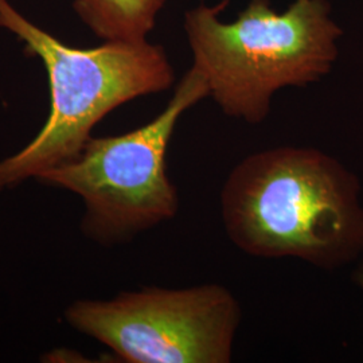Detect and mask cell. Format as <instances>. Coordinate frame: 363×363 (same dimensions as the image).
I'll list each match as a JSON object with an SVG mask.
<instances>
[{"instance_id": "cell-1", "label": "cell", "mask_w": 363, "mask_h": 363, "mask_svg": "<svg viewBox=\"0 0 363 363\" xmlns=\"http://www.w3.org/2000/svg\"><path fill=\"white\" fill-rule=\"evenodd\" d=\"M220 211L230 241L255 257L335 269L363 253L358 178L315 148L286 145L242 159L223 184Z\"/></svg>"}, {"instance_id": "cell-2", "label": "cell", "mask_w": 363, "mask_h": 363, "mask_svg": "<svg viewBox=\"0 0 363 363\" xmlns=\"http://www.w3.org/2000/svg\"><path fill=\"white\" fill-rule=\"evenodd\" d=\"M228 4H202L184 15L193 67L225 115L259 124L276 91L304 88L331 72L343 30L328 0H295L281 13L271 0H250L226 23L220 15Z\"/></svg>"}, {"instance_id": "cell-3", "label": "cell", "mask_w": 363, "mask_h": 363, "mask_svg": "<svg viewBox=\"0 0 363 363\" xmlns=\"http://www.w3.org/2000/svg\"><path fill=\"white\" fill-rule=\"evenodd\" d=\"M0 26L42 60L50 88V112L42 130L21 151L0 160V191L76 157L103 117L130 100L167 91L175 79L164 49L147 39L70 48L28 22L7 0H0Z\"/></svg>"}, {"instance_id": "cell-4", "label": "cell", "mask_w": 363, "mask_h": 363, "mask_svg": "<svg viewBox=\"0 0 363 363\" xmlns=\"http://www.w3.org/2000/svg\"><path fill=\"white\" fill-rule=\"evenodd\" d=\"M205 97L208 84L191 67L154 120L123 135L91 136L76 157L37 181L82 201L79 229L88 240L104 247L128 242L177 216L179 196L166 163L169 140L182 115Z\"/></svg>"}, {"instance_id": "cell-5", "label": "cell", "mask_w": 363, "mask_h": 363, "mask_svg": "<svg viewBox=\"0 0 363 363\" xmlns=\"http://www.w3.org/2000/svg\"><path fill=\"white\" fill-rule=\"evenodd\" d=\"M65 320L124 362L228 363L241 307L220 284L147 286L109 300H77L66 308Z\"/></svg>"}, {"instance_id": "cell-6", "label": "cell", "mask_w": 363, "mask_h": 363, "mask_svg": "<svg viewBox=\"0 0 363 363\" xmlns=\"http://www.w3.org/2000/svg\"><path fill=\"white\" fill-rule=\"evenodd\" d=\"M166 0H74L82 22L106 42H140L155 27Z\"/></svg>"}]
</instances>
